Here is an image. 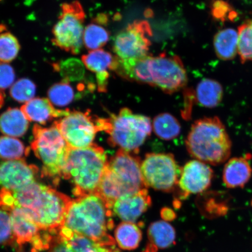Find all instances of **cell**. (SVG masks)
Here are the masks:
<instances>
[{"label":"cell","mask_w":252,"mask_h":252,"mask_svg":"<svg viewBox=\"0 0 252 252\" xmlns=\"http://www.w3.org/2000/svg\"><path fill=\"white\" fill-rule=\"evenodd\" d=\"M108 16L105 14H99L97 15L96 18H94L93 20V23H96L99 25H106L108 23Z\"/></svg>","instance_id":"cell-39"},{"label":"cell","mask_w":252,"mask_h":252,"mask_svg":"<svg viewBox=\"0 0 252 252\" xmlns=\"http://www.w3.org/2000/svg\"><path fill=\"white\" fill-rule=\"evenodd\" d=\"M81 59L85 67L96 74L110 69L114 56L105 50L98 49L90 51L82 56Z\"/></svg>","instance_id":"cell-27"},{"label":"cell","mask_w":252,"mask_h":252,"mask_svg":"<svg viewBox=\"0 0 252 252\" xmlns=\"http://www.w3.org/2000/svg\"><path fill=\"white\" fill-rule=\"evenodd\" d=\"M113 215L101 198L94 194L87 195L72 200L63 226L101 247H111L116 243L109 234L114 226Z\"/></svg>","instance_id":"cell-1"},{"label":"cell","mask_w":252,"mask_h":252,"mask_svg":"<svg viewBox=\"0 0 252 252\" xmlns=\"http://www.w3.org/2000/svg\"><path fill=\"white\" fill-rule=\"evenodd\" d=\"M0 1H1V0H0Z\"/></svg>","instance_id":"cell-45"},{"label":"cell","mask_w":252,"mask_h":252,"mask_svg":"<svg viewBox=\"0 0 252 252\" xmlns=\"http://www.w3.org/2000/svg\"><path fill=\"white\" fill-rule=\"evenodd\" d=\"M11 192L14 207L23 209L40 228L56 231L64 225L72 201L67 195L36 181L20 190Z\"/></svg>","instance_id":"cell-2"},{"label":"cell","mask_w":252,"mask_h":252,"mask_svg":"<svg viewBox=\"0 0 252 252\" xmlns=\"http://www.w3.org/2000/svg\"><path fill=\"white\" fill-rule=\"evenodd\" d=\"M103 131L109 135L108 143L113 147L137 154L152 131V123L147 116L135 114L124 108L117 115L103 118Z\"/></svg>","instance_id":"cell-6"},{"label":"cell","mask_w":252,"mask_h":252,"mask_svg":"<svg viewBox=\"0 0 252 252\" xmlns=\"http://www.w3.org/2000/svg\"><path fill=\"white\" fill-rule=\"evenodd\" d=\"M97 119L86 112L70 111L54 122L69 147L84 149L93 144L97 132L100 131Z\"/></svg>","instance_id":"cell-10"},{"label":"cell","mask_w":252,"mask_h":252,"mask_svg":"<svg viewBox=\"0 0 252 252\" xmlns=\"http://www.w3.org/2000/svg\"><path fill=\"white\" fill-rule=\"evenodd\" d=\"M108 162L105 150L96 144L84 149L70 148L62 178L71 181L75 196L93 194L98 187Z\"/></svg>","instance_id":"cell-5"},{"label":"cell","mask_w":252,"mask_h":252,"mask_svg":"<svg viewBox=\"0 0 252 252\" xmlns=\"http://www.w3.org/2000/svg\"><path fill=\"white\" fill-rule=\"evenodd\" d=\"M110 75L108 71L99 72L96 74L97 90L99 93L107 92Z\"/></svg>","instance_id":"cell-37"},{"label":"cell","mask_w":252,"mask_h":252,"mask_svg":"<svg viewBox=\"0 0 252 252\" xmlns=\"http://www.w3.org/2000/svg\"><path fill=\"white\" fill-rule=\"evenodd\" d=\"M110 33L102 25L92 23L85 28L83 43L90 50H98L108 43Z\"/></svg>","instance_id":"cell-28"},{"label":"cell","mask_w":252,"mask_h":252,"mask_svg":"<svg viewBox=\"0 0 252 252\" xmlns=\"http://www.w3.org/2000/svg\"><path fill=\"white\" fill-rule=\"evenodd\" d=\"M153 31L146 20L128 24L116 36L113 50L121 59H136L149 55Z\"/></svg>","instance_id":"cell-11"},{"label":"cell","mask_w":252,"mask_h":252,"mask_svg":"<svg viewBox=\"0 0 252 252\" xmlns=\"http://www.w3.org/2000/svg\"><path fill=\"white\" fill-rule=\"evenodd\" d=\"M29 127V121L21 109L9 108L0 115V131L8 136H23Z\"/></svg>","instance_id":"cell-21"},{"label":"cell","mask_w":252,"mask_h":252,"mask_svg":"<svg viewBox=\"0 0 252 252\" xmlns=\"http://www.w3.org/2000/svg\"><path fill=\"white\" fill-rule=\"evenodd\" d=\"M152 125L156 134L163 140L175 139L181 131V126L177 119L168 113H160L156 116Z\"/></svg>","instance_id":"cell-25"},{"label":"cell","mask_w":252,"mask_h":252,"mask_svg":"<svg viewBox=\"0 0 252 252\" xmlns=\"http://www.w3.org/2000/svg\"><path fill=\"white\" fill-rule=\"evenodd\" d=\"M248 156L232 158L226 163L223 171L222 179L226 188H243L250 181L252 168Z\"/></svg>","instance_id":"cell-19"},{"label":"cell","mask_w":252,"mask_h":252,"mask_svg":"<svg viewBox=\"0 0 252 252\" xmlns=\"http://www.w3.org/2000/svg\"><path fill=\"white\" fill-rule=\"evenodd\" d=\"M47 96L53 105L64 107L73 102L75 93L70 83L62 80L61 83L53 85L49 88Z\"/></svg>","instance_id":"cell-30"},{"label":"cell","mask_w":252,"mask_h":252,"mask_svg":"<svg viewBox=\"0 0 252 252\" xmlns=\"http://www.w3.org/2000/svg\"><path fill=\"white\" fill-rule=\"evenodd\" d=\"M7 30V28H6L5 25L0 24V33H3L2 32Z\"/></svg>","instance_id":"cell-42"},{"label":"cell","mask_w":252,"mask_h":252,"mask_svg":"<svg viewBox=\"0 0 252 252\" xmlns=\"http://www.w3.org/2000/svg\"><path fill=\"white\" fill-rule=\"evenodd\" d=\"M152 200L147 188L118 198L112 206L113 214L124 222H135L149 209Z\"/></svg>","instance_id":"cell-16"},{"label":"cell","mask_w":252,"mask_h":252,"mask_svg":"<svg viewBox=\"0 0 252 252\" xmlns=\"http://www.w3.org/2000/svg\"><path fill=\"white\" fill-rule=\"evenodd\" d=\"M2 207L1 201V200H0V207Z\"/></svg>","instance_id":"cell-44"},{"label":"cell","mask_w":252,"mask_h":252,"mask_svg":"<svg viewBox=\"0 0 252 252\" xmlns=\"http://www.w3.org/2000/svg\"><path fill=\"white\" fill-rule=\"evenodd\" d=\"M103 247L63 226L55 233L47 252H101Z\"/></svg>","instance_id":"cell-17"},{"label":"cell","mask_w":252,"mask_h":252,"mask_svg":"<svg viewBox=\"0 0 252 252\" xmlns=\"http://www.w3.org/2000/svg\"><path fill=\"white\" fill-rule=\"evenodd\" d=\"M53 70L59 72L63 81H80L85 77V65L83 62L76 58H70L53 63Z\"/></svg>","instance_id":"cell-26"},{"label":"cell","mask_w":252,"mask_h":252,"mask_svg":"<svg viewBox=\"0 0 252 252\" xmlns=\"http://www.w3.org/2000/svg\"><path fill=\"white\" fill-rule=\"evenodd\" d=\"M186 146L194 158L212 165L226 162L232 151L231 138L225 126L216 116L195 122L188 134Z\"/></svg>","instance_id":"cell-4"},{"label":"cell","mask_w":252,"mask_h":252,"mask_svg":"<svg viewBox=\"0 0 252 252\" xmlns=\"http://www.w3.org/2000/svg\"><path fill=\"white\" fill-rule=\"evenodd\" d=\"M141 160L136 154L119 150L108 160L95 193L110 209L120 197L147 188L141 171Z\"/></svg>","instance_id":"cell-3"},{"label":"cell","mask_w":252,"mask_h":252,"mask_svg":"<svg viewBox=\"0 0 252 252\" xmlns=\"http://www.w3.org/2000/svg\"><path fill=\"white\" fill-rule=\"evenodd\" d=\"M214 172L207 163L194 159L190 160L182 169L178 187L181 198L191 194L203 193L212 184Z\"/></svg>","instance_id":"cell-14"},{"label":"cell","mask_w":252,"mask_h":252,"mask_svg":"<svg viewBox=\"0 0 252 252\" xmlns=\"http://www.w3.org/2000/svg\"><path fill=\"white\" fill-rule=\"evenodd\" d=\"M101 252H121L116 248L115 246H111V247H103Z\"/></svg>","instance_id":"cell-40"},{"label":"cell","mask_w":252,"mask_h":252,"mask_svg":"<svg viewBox=\"0 0 252 252\" xmlns=\"http://www.w3.org/2000/svg\"><path fill=\"white\" fill-rule=\"evenodd\" d=\"M14 245L15 239L12 232L11 213L9 211L0 208V245Z\"/></svg>","instance_id":"cell-34"},{"label":"cell","mask_w":252,"mask_h":252,"mask_svg":"<svg viewBox=\"0 0 252 252\" xmlns=\"http://www.w3.org/2000/svg\"><path fill=\"white\" fill-rule=\"evenodd\" d=\"M29 121L45 125L53 119L67 115L71 110L56 109L49 99L36 97L22 106L21 108Z\"/></svg>","instance_id":"cell-18"},{"label":"cell","mask_w":252,"mask_h":252,"mask_svg":"<svg viewBox=\"0 0 252 252\" xmlns=\"http://www.w3.org/2000/svg\"><path fill=\"white\" fill-rule=\"evenodd\" d=\"M21 46L17 37L9 32L0 33V62L10 63L17 58Z\"/></svg>","instance_id":"cell-31"},{"label":"cell","mask_w":252,"mask_h":252,"mask_svg":"<svg viewBox=\"0 0 252 252\" xmlns=\"http://www.w3.org/2000/svg\"><path fill=\"white\" fill-rule=\"evenodd\" d=\"M15 79L14 68L7 63L0 62V91L7 90L11 87Z\"/></svg>","instance_id":"cell-35"},{"label":"cell","mask_w":252,"mask_h":252,"mask_svg":"<svg viewBox=\"0 0 252 252\" xmlns=\"http://www.w3.org/2000/svg\"><path fill=\"white\" fill-rule=\"evenodd\" d=\"M33 134L31 148L43 163L42 176L52 179L57 185L62 178L70 147L54 125L49 128L35 125Z\"/></svg>","instance_id":"cell-7"},{"label":"cell","mask_w":252,"mask_h":252,"mask_svg":"<svg viewBox=\"0 0 252 252\" xmlns=\"http://www.w3.org/2000/svg\"><path fill=\"white\" fill-rule=\"evenodd\" d=\"M213 44L219 59L223 61H232L238 54V31L231 28L219 31L214 37Z\"/></svg>","instance_id":"cell-20"},{"label":"cell","mask_w":252,"mask_h":252,"mask_svg":"<svg viewBox=\"0 0 252 252\" xmlns=\"http://www.w3.org/2000/svg\"><path fill=\"white\" fill-rule=\"evenodd\" d=\"M175 215L176 214L173 212V211L169 209V208H164L161 212V216L163 219L165 220L175 219Z\"/></svg>","instance_id":"cell-38"},{"label":"cell","mask_w":252,"mask_h":252,"mask_svg":"<svg viewBox=\"0 0 252 252\" xmlns=\"http://www.w3.org/2000/svg\"><path fill=\"white\" fill-rule=\"evenodd\" d=\"M150 244L157 248L164 249L175 243L176 232L173 226L163 220L151 223L148 231Z\"/></svg>","instance_id":"cell-24"},{"label":"cell","mask_w":252,"mask_h":252,"mask_svg":"<svg viewBox=\"0 0 252 252\" xmlns=\"http://www.w3.org/2000/svg\"><path fill=\"white\" fill-rule=\"evenodd\" d=\"M157 248L155 247V246L150 244L147 246L146 250H145L143 252H157Z\"/></svg>","instance_id":"cell-41"},{"label":"cell","mask_w":252,"mask_h":252,"mask_svg":"<svg viewBox=\"0 0 252 252\" xmlns=\"http://www.w3.org/2000/svg\"><path fill=\"white\" fill-rule=\"evenodd\" d=\"M150 74L152 87H158L167 94L178 92L188 83L187 72L181 58L165 53L151 57Z\"/></svg>","instance_id":"cell-12"},{"label":"cell","mask_w":252,"mask_h":252,"mask_svg":"<svg viewBox=\"0 0 252 252\" xmlns=\"http://www.w3.org/2000/svg\"><path fill=\"white\" fill-rule=\"evenodd\" d=\"M210 9L211 14L214 20L222 23L234 21L238 17L237 11L225 0H214Z\"/></svg>","instance_id":"cell-33"},{"label":"cell","mask_w":252,"mask_h":252,"mask_svg":"<svg viewBox=\"0 0 252 252\" xmlns=\"http://www.w3.org/2000/svg\"><path fill=\"white\" fill-rule=\"evenodd\" d=\"M30 153L29 147H25L23 142L17 138L2 136L0 137V158L3 159H24Z\"/></svg>","instance_id":"cell-29"},{"label":"cell","mask_w":252,"mask_h":252,"mask_svg":"<svg viewBox=\"0 0 252 252\" xmlns=\"http://www.w3.org/2000/svg\"><path fill=\"white\" fill-rule=\"evenodd\" d=\"M36 91L35 84L30 79L24 78L20 79L12 85L9 94L16 101L26 103L32 99Z\"/></svg>","instance_id":"cell-32"},{"label":"cell","mask_w":252,"mask_h":252,"mask_svg":"<svg viewBox=\"0 0 252 252\" xmlns=\"http://www.w3.org/2000/svg\"><path fill=\"white\" fill-rule=\"evenodd\" d=\"M115 240L120 248L124 250H135L142 239L141 229L134 222H122L116 228Z\"/></svg>","instance_id":"cell-23"},{"label":"cell","mask_w":252,"mask_h":252,"mask_svg":"<svg viewBox=\"0 0 252 252\" xmlns=\"http://www.w3.org/2000/svg\"><path fill=\"white\" fill-rule=\"evenodd\" d=\"M10 213L15 247L21 251L24 245L31 244L32 248L38 251L42 250L46 230L40 228L21 208H12Z\"/></svg>","instance_id":"cell-13"},{"label":"cell","mask_w":252,"mask_h":252,"mask_svg":"<svg viewBox=\"0 0 252 252\" xmlns=\"http://www.w3.org/2000/svg\"><path fill=\"white\" fill-rule=\"evenodd\" d=\"M58 23L53 28V45L73 55L80 52L83 45L84 23L86 14L78 1L61 6Z\"/></svg>","instance_id":"cell-8"},{"label":"cell","mask_w":252,"mask_h":252,"mask_svg":"<svg viewBox=\"0 0 252 252\" xmlns=\"http://www.w3.org/2000/svg\"><path fill=\"white\" fill-rule=\"evenodd\" d=\"M39 168L24 159L0 162V186L15 192L36 181Z\"/></svg>","instance_id":"cell-15"},{"label":"cell","mask_w":252,"mask_h":252,"mask_svg":"<svg viewBox=\"0 0 252 252\" xmlns=\"http://www.w3.org/2000/svg\"><path fill=\"white\" fill-rule=\"evenodd\" d=\"M141 171L146 188L168 193L178 187L182 169L172 154L149 153L141 162Z\"/></svg>","instance_id":"cell-9"},{"label":"cell","mask_w":252,"mask_h":252,"mask_svg":"<svg viewBox=\"0 0 252 252\" xmlns=\"http://www.w3.org/2000/svg\"><path fill=\"white\" fill-rule=\"evenodd\" d=\"M223 96L222 85L212 79L205 78L198 84L195 97L201 106L214 108L221 103Z\"/></svg>","instance_id":"cell-22"},{"label":"cell","mask_w":252,"mask_h":252,"mask_svg":"<svg viewBox=\"0 0 252 252\" xmlns=\"http://www.w3.org/2000/svg\"><path fill=\"white\" fill-rule=\"evenodd\" d=\"M30 252H39L38 251L35 250V249L32 248V250Z\"/></svg>","instance_id":"cell-43"},{"label":"cell","mask_w":252,"mask_h":252,"mask_svg":"<svg viewBox=\"0 0 252 252\" xmlns=\"http://www.w3.org/2000/svg\"><path fill=\"white\" fill-rule=\"evenodd\" d=\"M242 31L245 45L252 58V19L245 21Z\"/></svg>","instance_id":"cell-36"}]
</instances>
